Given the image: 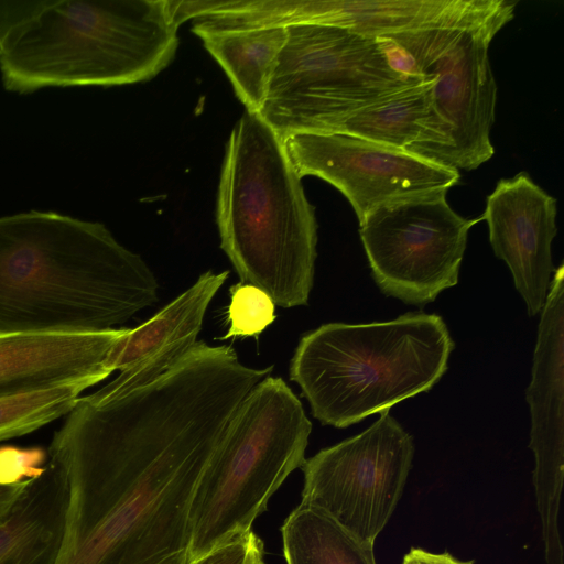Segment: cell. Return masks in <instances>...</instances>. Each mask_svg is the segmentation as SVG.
I'll list each match as a JSON object with an SVG mask.
<instances>
[{
	"mask_svg": "<svg viewBox=\"0 0 564 564\" xmlns=\"http://www.w3.org/2000/svg\"><path fill=\"white\" fill-rule=\"evenodd\" d=\"M253 386L231 356L197 343L145 386L79 398L48 447L69 492L56 564H188L196 486Z\"/></svg>",
	"mask_w": 564,
	"mask_h": 564,
	"instance_id": "cell-1",
	"label": "cell"
},
{
	"mask_svg": "<svg viewBox=\"0 0 564 564\" xmlns=\"http://www.w3.org/2000/svg\"><path fill=\"white\" fill-rule=\"evenodd\" d=\"M158 289L101 223L52 210L0 217V335L113 329L156 303Z\"/></svg>",
	"mask_w": 564,
	"mask_h": 564,
	"instance_id": "cell-2",
	"label": "cell"
},
{
	"mask_svg": "<svg viewBox=\"0 0 564 564\" xmlns=\"http://www.w3.org/2000/svg\"><path fill=\"white\" fill-rule=\"evenodd\" d=\"M220 247L243 283L281 307L306 305L314 282L315 208L284 141L245 110L227 142L216 209Z\"/></svg>",
	"mask_w": 564,
	"mask_h": 564,
	"instance_id": "cell-3",
	"label": "cell"
},
{
	"mask_svg": "<svg viewBox=\"0 0 564 564\" xmlns=\"http://www.w3.org/2000/svg\"><path fill=\"white\" fill-rule=\"evenodd\" d=\"M178 24L170 0H45L7 40V91L145 82L174 58Z\"/></svg>",
	"mask_w": 564,
	"mask_h": 564,
	"instance_id": "cell-4",
	"label": "cell"
},
{
	"mask_svg": "<svg viewBox=\"0 0 564 564\" xmlns=\"http://www.w3.org/2000/svg\"><path fill=\"white\" fill-rule=\"evenodd\" d=\"M454 346L437 314L328 323L301 337L290 379L300 386L315 419L344 429L431 390L447 370Z\"/></svg>",
	"mask_w": 564,
	"mask_h": 564,
	"instance_id": "cell-5",
	"label": "cell"
},
{
	"mask_svg": "<svg viewBox=\"0 0 564 564\" xmlns=\"http://www.w3.org/2000/svg\"><path fill=\"white\" fill-rule=\"evenodd\" d=\"M511 0H456L424 26L378 39L390 65L409 78L432 79V120L411 153L459 171H471L495 153L497 85L489 45L514 15Z\"/></svg>",
	"mask_w": 564,
	"mask_h": 564,
	"instance_id": "cell-6",
	"label": "cell"
},
{
	"mask_svg": "<svg viewBox=\"0 0 564 564\" xmlns=\"http://www.w3.org/2000/svg\"><path fill=\"white\" fill-rule=\"evenodd\" d=\"M311 431L302 403L282 378L267 376L250 390L196 486L189 562L251 530L271 496L304 464Z\"/></svg>",
	"mask_w": 564,
	"mask_h": 564,
	"instance_id": "cell-7",
	"label": "cell"
},
{
	"mask_svg": "<svg viewBox=\"0 0 564 564\" xmlns=\"http://www.w3.org/2000/svg\"><path fill=\"white\" fill-rule=\"evenodd\" d=\"M286 30L259 111L283 141L333 133L356 110L422 79L398 73L375 37L319 23Z\"/></svg>",
	"mask_w": 564,
	"mask_h": 564,
	"instance_id": "cell-8",
	"label": "cell"
},
{
	"mask_svg": "<svg viewBox=\"0 0 564 564\" xmlns=\"http://www.w3.org/2000/svg\"><path fill=\"white\" fill-rule=\"evenodd\" d=\"M446 193L386 203L359 223L372 278L384 295L424 306L457 284L468 231L482 219L458 215Z\"/></svg>",
	"mask_w": 564,
	"mask_h": 564,
	"instance_id": "cell-9",
	"label": "cell"
},
{
	"mask_svg": "<svg viewBox=\"0 0 564 564\" xmlns=\"http://www.w3.org/2000/svg\"><path fill=\"white\" fill-rule=\"evenodd\" d=\"M413 456L412 436L384 411L362 433L305 459L301 503L373 545L402 497Z\"/></svg>",
	"mask_w": 564,
	"mask_h": 564,
	"instance_id": "cell-10",
	"label": "cell"
},
{
	"mask_svg": "<svg viewBox=\"0 0 564 564\" xmlns=\"http://www.w3.org/2000/svg\"><path fill=\"white\" fill-rule=\"evenodd\" d=\"M284 145L299 175L317 176L336 187L359 223L386 203L448 192L460 180L459 171L346 133H299Z\"/></svg>",
	"mask_w": 564,
	"mask_h": 564,
	"instance_id": "cell-11",
	"label": "cell"
},
{
	"mask_svg": "<svg viewBox=\"0 0 564 564\" xmlns=\"http://www.w3.org/2000/svg\"><path fill=\"white\" fill-rule=\"evenodd\" d=\"M564 265L554 270L541 311L533 356L532 379L527 388L531 412L529 447L535 458L533 485L541 524L558 522L564 469Z\"/></svg>",
	"mask_w": 564,
	"mask_h": 564,
	"instance_id": "cell-12",
	"label": "cell"
},
{
	"mask_svg": "<svg viewBox=\"0 0 564 564\" xmlns=\"http://www.w3.org/2000/svg\"><path fill=\"white\" fill-rule=\"evenodd\" d=\"M556 200L529 174L500 180L480 216L489 228L495 254L503 260L523 297L529 316L541 313L551 274V243L556 236Z\"/></svg>",
	"mask_w": 564,
	"mask_h": 564,
	"instance_id": "cell-13",
	"label": "cell"
},
{
	"mask_svg": "<svg viewBox=\"0 0 564 564\" xmlns=\"http://www.w3.org/2000/svg\"><path fill=\"white\" fill-rule=\"evenodd\" d=\"M229 271H207L198 280L138 326L128 328L112 347L106 366L120 375L97 392L86 395L104 402L145 386L178 362L197 343L209 303Z\"/></svg>",
	"mask_w": 564,
	"mask_h": 564,
	"instance_id": "cell-14",
	"label": "cell"
},
{
	"mask_svg": "<svg viewBox=\"0 0 564 564\" xmlns=\"http://www.w3.org/2000/svg\"><path fill=\"white\" fill-rule=\"evenodd\" d=\"M127 330L0 335V398L85 379L98 383L111 373L108 356Z\"/></svg>",
	"mask_w": 564,
	"mask_h": 564,
	"instance_id": "cell-15",
	"label": "cell"
},
{
	"mask_svg": "<svg viewBox=\"0 0 564 564\" xmlns=\"http://www.w3.org/2000/svg\"><path fill=\"white\" fill-rule=\"evenodd\" d=\"M68 482L51 459L25 486L0 521V564H56L68 507Z\"/></svg>",
	"mask_w": 564,
	"mask_h": 564,
	"instance_id": "cell-16",
	"label": "cell"
},
{
	"mask_svg": "<svg viewBox=\"0 0 564 564\" xmlns=\"http://www.w3.org/2000/svg\"><path fill=\"white\" fill-rule=\"evenodd\" d=\"M228 76L246 110H261L270 77L286 41L285 26L223 31L199 36Z\"/></svg>",
	"mask_w": 564,
	"mask_h": 564,
	"instance_id": "cell-17",
	"label": "cell"
},
{
	"mask_svg": "<svg viewBox=\"0 0 564 564\" xmlns=\"http://www.w3.org/2000/svg\"><path fill=\"white\" fill-rule=\"evenodd\" d=\"M456 0L299 1L297 24L336 25L380 37L424 26L448 12Z\"/></svg>",
	"mask_w": 564,
	"mask_h": 564,
	"instance_id": "cell-18",
	"label": "cell"
},
{
	"mask_svg": "<svg viewBox=\"0 0 564 564\" xmlns=\"http://www.w3.org/2000/svg\"><path fill=\"white\" fill-rule=\"evenodd\" d=\"M432 79L393 90L348 116L333 133L410 150L425 138L432 120Z\"/></svg>",
	"mask_w": 564,
	"mask_h": 564,
	"instance_id": "cell-19",
	"label": "cell"
},
{
	"mask_svg": "<svg viewBox=\"0 0 564 564\" xmlns=\"http://www.w3.org/2000/svg\"><path fill=\"white\" fill-rule=\"evenodd\" d=\"M281 533L286 564H376L373 545L360 542L313 506L300 503Z\"/></svg>",
	"mask_w": 564,
	"mask_h": 564,
	"instance_id": "cell-20",
	"label": "cell"
},
{
	"mask_svg": "<svg viewBox=\"0 0 564 564\" xmlns=\"http://www.w3.org/2000/svg\"><path fill=\"white\" fill-rule=\"evenodd\" d=\"M94 380L73 381L24 394L0 398V442L31 433L67 415Z\"/></svg>",
	"mask_w": 564,
	"mask_h": 564,
	"instance_id": "cell-21",
	"label": "cell"
},
{
	"mask_svg": "<svg viewBox=\"0 0 564 564\" xmlns=\"http://www.w3.org/2000/svg\"><path fill=\"white\" fill-rule=\"evenodd\" d=\"M275 304L261 289L239 282L230 288L227 311L228 332L220 339L230 337H258L275 319Z\"/></svg>",
	"mask_w": 564,
	"mask_h": 564,
	"instance_id": "cell-22",
	"label": "cell"
},
{
	"mask_svg": "<svg viewBox=\"0 0 564 564\" xmlns=\"http://www.w3.org/2000/svg\"><path fill=\"white\" fill-rule=\"evenodd\" d=\"M263 543L251 530L235 535L188 564H264Z\"/></svg>",
	"mask_w": 564,
	"mask_h": 564,
	"instance_id": "cell-23",
	"label": "cell"
},
{
	"mask_svg": "<svg viewBox=\"0 0 564 564\" xmlns=\"http://www.w3.org/2000/svg\"><path fill=\"white\" fill-rule=\"evenodd\" d=\"M45 0L0 1V51L9 36L35 15Z\"/></svg>",
	"mask_w": 564,
	"mask_h": 564,
	"instance_id": "cell-24",
	"label": "cell"
},
{
	"mask_svg": "<svg viewBox=\"0 0 564 564\" xmlns=\"http://www.w3.org/2000/svg\"><path fill=\"white\" fill-rule=\"evenodd\" d=\"M401 564H474V561H459L448 552L436 554L420 547H412L403 556Z\"/></svg>",
	"mask_w": 564,
	"mask_h": 564,
	"instance_id": "cell-25",
	"label": "cell"
},
{
	"mask_svg": "<svg viewBox=\"0 0 564 564\" xmlns=\"http://www.w3.org/2000/svg\"><path fill=\"white\" fill-rule=\"evenodd\" d=\"M25 482L26 480L15 482L0 481V521H2L10 512L15 500L22 492Z\"/></svg>",
	"mask_w": 564,
	"mask_h": 564,
	"instance_id": "cell-26",
	"label": "cell"
}]
</instances>
